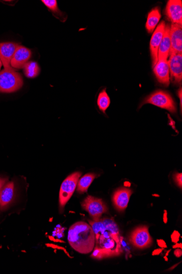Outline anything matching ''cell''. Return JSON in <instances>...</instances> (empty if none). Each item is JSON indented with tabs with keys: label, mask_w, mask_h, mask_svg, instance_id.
Masks as SVG:
<instances>
[{
	"label": "cell",
	"mask_w": 182,
	"mask_h": 274,
	"mask_svg": "<svg viewBox=\"0 0 182 274\" xmlns=\"http://www.w3.org/2000/svg\"><path fill=\"white\" fill-rule=\"evenodd\" d=\"M68 241L76 251L88 254L95 247V235L92 227L87 223L78 222L69 228Z\"/></svg>",
	"instance_id": "6da1fadb"
},
{
	"label": "cell",
	"mask_w": 182,
	"mask_h": 274,
	"mask_svg": "<svg viewBox=\"0 0 182 274\" xmlns=\"http://www.w3.org/2000/svg\"><path fill=\"white\" fill-rule=\"evenodd\" d=\"M23 80L21 75L13 68L3 69L0 72V92L11 93L21 88Z\"/></svg>",
	"instance_id": "7a4b0ae2"
},
{
	"label": "cell",
	"mask_w": 182,
	"mask_h": 274,
	"mask_svg": "<svg viewBox=\"0 0 182 274\" xmlns=\"http://www.w3.org/2000/svg\"><path fill=\"white\" fill-rule=\"evenodd\" d=\"M146 104H152L160 108L168 110L173 114L176 113L177 111L176 105L173 98L168 92L163 90H156L148 96L143 101L142 105Z\"/></svg>",
	"instance_id": "3957f363"
},
{
	"label": "cell",
	"mask_w": 182,
	"mask_h": 274,
	"mask_svg": "<svg viewBox=\"0 0 182 274\" xmlns=\"http://www.w3.org/2000/svg\"><path fill=\"white\" fill-rule=\"evenodd\" d=\"M82 174L81 172H74V173L68 176L62 182L60 188L59 195V203L61 209H63L68 201L71 198Z\"/></svg>",
	"instance_id": "277c9868"
},
{
	"label": "cell",
	"mask_w": 182,
	"mask_h": 274,
	"mask_svg": "<svg viewBox=\"0 0 182 274\" xmlns=\"http://www.w3.org/2000/svg\"><path fill=\"white\" fill-rule=\"evenodd\" d=\"M83 209L87 211L93 221H98L104 213L108 212V208L102 199L89 196L82 203Z\"/></svg>",
	"instance_id": "5b68a950"
},
{
	"label": "cell",
	"mask_w": 182,
	"mask_h": 274,
	"mask_svg": "<svg viewBox=\"0 0 182 274\" xmlns=\"http://www.w3.org/2000/svg\"><path fill=\"white\" fill-rule=\"evenodd\" d=\"M129 240L135 247L145 249L153 244V238L150 235L148 226L136 227L131 232Z\"/></svg>",
	"instance_id": "8992f818"
},
{
	"label": "cell",
	"mask_w": 182,
	"mask_h": 274,
	"mask_svg": "<svg viewBox=\"0 0 182 274\" xmlns=\"http://www.w3.org/2000/svg\"><path fill=\"white\" fill-rule=\"evenodd\" d=\"M95 243L97 246L107 251L110 257L119 256L122 252L121 243L116 241L113 235L107 230L99 236L98 240Z\"/></svg>",
	"instance_id": "52a82bcc"
},
{
	"label": "cell",
	"mask_w": 182,
	"mask_h": 274,
	"mask_svg": "<svg viewBox=\"0 0 182 274\" xmlns=\"http://www.w3.org/2000/svg\"><path fill=\"white\" fill-rule=\"evenodd\" d=\"M165 25L166 23L164 21L161 22L156 28L151 39L150 50L153 68L158 62V49L163 37Z\"/></svg>",
	"instance_id": "ba28073f"
},
{
	"label": "cell",
	"mask_w": 182,
	"mask_h": 274,
	"mask_svg": "<svg viewBox=\"0 0 182 274\" xmlns=\"http://www.w3.org/2000/svg\"><path fill=\"white\" fill-rule=\"evenodd\" d=\"M133 191L127 188L122 187L116 190L113 194L112 200L116 210L123 212L127 207Z\"/></svg>",
	"instance_id": "9c48e42d"
},
{
	"label": "cell",
	"mask_w": 182,
	"mask_h": 274,
	"mask_svg": "<svg viewBox=\"0 0 182 274\" xmlns=\"http://www.w3.org/2000/svg\"><path fill=\"white\" fill-rule=\"evenodd\" d=\"M182 54L170 55L168 61L171 79L176 84H181L182 79Z\"/></svg>",
	"instance_id": "30bf717a"
},
{
	"label": "cell",
	"mask_w": 182,
	"mask_h": 274,
	"mask_svg": "<svg viewBox=\"0 0 182 274\" xmlns=\"http://www.w3.org/2000/svg\"><path fill=\"white\" fill-rule=\"evenodd\" d=\"M171 49L170 55L182 54V27L179 24L170 26Z\"/></svg>",
	"instance_id": "8fae6325"
},
{
	"label": "cell",
	"mask_w": 182,
	"mask_h": 274,
	"mask_svg": "<svg viewBox=\"0 0 182 274\" xmlns=\"http://www.w3.org/2000/svg\"><path fill=\"white\" fill-rule=\"evenodd\" d=\"M166 16L174 24H182V2L181 0H170L166 4Z\"/></svg>",
	"instance_id": "7c38bea8"
},
{
	"label": "cell",
	"mask_w": 182,
	"mask_h": 274,
	"mask_svg": "<svg viewBox=\"0 0 182 274\" xmlns=\"http://www.w3.org/2000/svg\"><path fill=\"white\" fill-rule=\"evenodd\" d=\"M18 44L12 42H3L0 43V60L3 65L4 69L13 68L11 63Z\"/></svg>",
	"instance_id": "4fadbf2b"
},
{
	"label": "cell",
	"mask_w": 182,
	"mask_h": 274,
	"mask_svg": "<svg viewBox=\"0 0 182 274\" xmlns=\"http://www.w3.org/2000/svg\"><path fill=\"white\" fill-rule=\"evenodd\" d=\"M153 72L158 82L168 87L170 80L168 60H158L153 67Z\"/></svg>",
	"instance_id": "5bb4252c"
},
{
	"label": "cell",
	"mask_w": 182,
	"mask_h": 274,
	"mask_svg": "<svg viewBox=\"0 0 182 274\" xmlns=\"http://www.w3.org/2000/svg\"><path fill=\"white\" fill-rule=\"evenodd\" d=\"M31 56V50L22 45H19L12 59L11 67L18 69L24 68Z\"/></svg>",
	"instance_id": "9a60e30c"
},
{
	"label": "cell",
	"mask_w": 182,
	"mask_h": 274,
	"mask_svg": "<svg viewBox=\"0 0 182 274\" xmlns=\"http://www.w3.org/2000/svg\"><path fill=\"white\" fill-rule=\"evenodd\" d=\"M170 25L166 24L163 37L158 49V61L168 60L170 55Z\"/></svg>",
	"instance_id": "2e32d148"
},
{
	"label": "cell",
	"mask_w": 182,
	"mask_h": 274,
	"mask_svg": "<svg viewBox=\"0 0 182 274\" xmlns=\"http://www.w3.org/2000/svg\"><path fill=\"white\" fill-rule=\"evenodd\" d=\"M14 196V182L8 181L0 192V210L3 211L7 209L12 202Z\"/></svg>",
	"instance_id": "e0dca14e"
},
{
	"label": "cell",
	"mask_w": 182,
	"mask_h": 274,
	"mask_svg": "<svg viewBox=\"0 0 182 274\" xmlns=\"http://www.w3.org/2000/svg\"><path fill=\"white\" fill-rule=\"evenodd\" d=\"M160 18L161 13L159 7L154 8L149 13L146 24V29L149 33L154 32Z\"/></svg>",
	"instance_id": "ac0fdd59"
},
{
	"label": "cell",
	"mask_w": 182,
	"mask_h": 274,
	"mask_svg": "<svg viewBox=\"0 0 182 274\" xmlns=\"http://www.w3.org/2000/svg\"><path fill=\"white\" fill-rule=\"evenodd\" d=\"M97 177V175L94 173L86 174L78 181L77 191L80 194H83L87 192L89 187L93 180Z\"/></svg>",
	"instance_id": "d6986e66"
},
{
	"label": "cell",
	"mask_w": 182,
	"mask_h": 274,
	"mask_svg": "<svg viewBox=\"0 0 182 274\" xmlns=\"http://www.w3.org/2000/svg\"><path fill=\"white\" fill-rule=\"evenodd\" d=\"M101 220L102 221L106 230L113 235L116 241L120 243L119 228L114 220L108 219V218H104V219H101Z\"/></svg>",
	"instance_id": "ffe728a7"
},
{
	"label": "cell",
	"mask_w": 182,
	"mask_h": 274,
	"mask_svg": "<svg viewBox=\"0 0 182 274\" xmlns=\"http://www.w3.org/2000/svg\"><path fill=\"white\" fill-rule=\"evenodd\" d=\"M24 72L27 78H36L40 73V68L36 62H28L24 66Z\"/></svg>",
	"instance_id": "44dd1931"
},
{
	"label": "cell",
	"mask_w": 182,
	"mask_h": 274,
	"mask_svg": "<svg viewBox=\"0 0 182 274\" xmlns=\"http://www.w3.org/2000/svg\"><path fill=\"white\" fill-rule=\"evenodd\" d=\"M97 104L99 110L103 113H105L106 110L108 109L110 104V99L106 89H103L99 93L97 99Z\"/></svg>",
	"instance_id": "7402d4cb"
},
{
	"label": "cell",
	"mask_w": 182,
	"mask_h": 274,
	"mask_svg": "<svg viewBox=\"0 0 182 274\" xmlns=\"http://www.w3.org/2000/svg\"><path fill=\"white\" fill-rule=\"evenodd\" d=\"M89 222L94 233L96 242L98 240L99 236L102 235L107 230H106L103 223L101 219L98 221L89 220Z\"/></svg>",
	"instance_id": "603a6c76"
},
{
	"label": "cell",
	"mask_w": 182,
	"mask_h": 274,
	"mask_svg": "<svg viewBox=\"0 0 182 274\" xmlns=\"http://www.w3.org/2000/svg\"><path fill=\"white\" fill-rule=\"evenodd\" d=\"M93 251L91 257L96 260H102L104 258H110L109 253L105 251L103 248L96 246L93 248Z\"/></svg>",
	"instance_id": "cb8c5ba5"
},
{
	"label": "cell",
	"mask_w": 182,
	"mask_h": 274,
	"mask_svg": "<svg viewBox=\"0 0 182 274\" xmlns=\"http://www.w3.org/2000/svg\"><path fill=\"white\" fill-rule=\"evenodd\" d=\"M42 2L54 14H61L58 7L57 1L56 0H42Z\"/></svg>",
	"instance_id": "d4e9b609"
},
{
	"label": "cell",
	"mask_w": 182,
	"mask_h": 274,
	"mask_svg": "<svg viewBox=\"0 0 182 274\" xmlns=\"http://www.w3.org/2000/svg\"><path fill=\"white\" fill-rule=\"evenodd\" d=\"M174 179L177 185H178L180 188V189H182V174L178 173V172H176V173L174 175Z\"/></svg>",
	"instance_id": "484cf974"
},
{
	"label": "cell",
	"mask_w": 182,
	"mask_h": 274,
	"mask_svg": "<svg viewBox=\"0 0 182 274\" xmlns=\"http://www.w3.org/2000/svg\"><path fill=\"white\" fill-rule=\"evenodd\" d=\"M181 236L180 233L177 231H174L173 234L171 235V241L174 243H178L180 240Z\"/></svg>",
	"instance_id": "4316f807"
},
{
	"label": "cell",
	"mask_w": 182,
	"mask_h": 274,
	"mask_svg": "<svg viewBox=\"0 0 182 274\" xmlns=\"http://www.w3.org/2000/svg\"><path fill=\"white\" fill-rule=\"evenodd\" d=\"M8 181V178H2V177H0V192L1 191L2 188Z\"/></svg>",
	"instance_id": "83f0119b"
},
{
	"label": "cell",
	"mask_w": 182,
	"mask_h": 274,
	"mask_svg": "<svg viewBox=\"0 0 182 274\" xmlns=\"http://www.w3.org/2000/svg\"><path fill=\"white\" fill-rule=\"evenodd\" d=\"M156 242H157V244L160 248H166L168 247L166 242L163 239H158Z\"/></svg>",
	"instance_id": "f1b7e54d"
},
{
	"label": "cell",
	"mask_w": 182,
	"mask_h": 274,
	"mask_svg": "<svg viewBox=\"0 0 182 274\" xmlns=\"http://www.w3.org/2000/svg\"><path fill=\"white\" fill-rule=\"evenodd\" d=\"M164 250V248H157V249H155L153 251L152 253V256H158L160 254L161 252H162Z\"/></svg>",
	"instance_id": "f546056e"
},
{
	"label": "cell",
	"mask_w": 182,
	"mask_h": 274,
	"mask_svg": "<svg viewBox=\"0 0 182 274\" xmlns=\"http://www.w3.org/2000/svg\"><path fill=\"white\" fill-rule=\"evenodd\" d=\"M174 255L176 257H181L182 256V251L181 248H177V249L174 251Z\"/></svg>",
	"instance_id": "4dcf8cb0"
},
{
	"label": "cell",
	"mask_w": 182,
	"mask_h": 274,
	"mask_svg": "<svg viewBox=\"0 0 182 274\" xmlns=\"http://www.w3.org/2000/svg\"><path fill=\"white\" fill-rule=\"evenodd\" d=\"M163 221L165 224H166L168 223V211L166 210H164V216H163Z\"/></svg>",
	"instance_id": "1f68e13d"
},
{
	"label": "cell",
	"mask_w": 182,
	"mask_h": 274,
	"mask_svg": "<svg viewBox=\"0 0 182 274\" xmlns=\"http://www.w3.org/2000/svg\"><path fill=\"white\" fill-rule=\"evenodd\" d=\"M173 248H182V243H176V244L173 246Z\"/></svg>",
	"instance_id": "d6a6232c"
},
{
	"label": "cell",
	"mask_w": 182,
	"mask_h": 274,
	"mask_svg": "<svg viewBox=\"0 0 182 274\" xmlns=\"http://www.w3.org/2000/svg\"><path fill=\"white\" fill-rule=\"evenodd\" d=\"M179 96H180V99L181 100V108L182 109V89L181 88L178 92Z\"/></svg>",
	"instance_id": "836d02e7"
},
{
	"label": "cell",
	"mask_w": 182,
	"mask_h": 274,
	"mask_svg": "<svg viewBox=\"0 0 182 274\" xmlns=\"http://www.w3.org/2000/svg\"><path fill=\"white\" fill-rule=\"evenodd\" d=\"M180 263H178L176 264V265H174L173 267H171L170 268H169V270H168V271H173V270H174V269L176 267H178L179 266Z\"/></svg>",
	"instance_id": "e575fe53"
},
{
	"label": "cell",
	"mask_w": 182,
	"mask_h": 274,
	"mask_svg": "<svg viewBox=\"0 0 182 274\" xmlns=\"http://www.w3.org/2000/svg\"><path fill=\"white\" fill-rule=\"evenodd\" d=\"M171 250H170L167 251V253H166V255H165V256L168 257V255H169V253L171 252Z\"/></svg>",
	"instance_id": "d590c367"
},
{
	"label": "cell",
	"mask_w": 182,
	"mask_h": 274,
	"mask_svg": "<svg viewBox=\"0 0 182 274\" xmlns=\"http://www.w3.org/2000/svg\"><path fill=\"white\" fill-rule=\"evenodd\" d=\"M2 65V63L1 62V60H0V69H1V68Z\"/></svg>",
	"instance_id": "8d00e7d4"
},
{
	"label": "cell",
	"mask_w": 182,
	"mask_h": 274,
	"mask_svg": "<svg viewBox=\"0 0 182 274\" xmlns=\"http://www.w3.org/2000/svg\"><path fill=\"white\" fill-rule=\"evenodd\" d=\"M164 258L165 260V261H167V262L168 261V258H167V256H165Z\"/></svg>",
	"instance_id": "74e56055"
}]
</instances>
